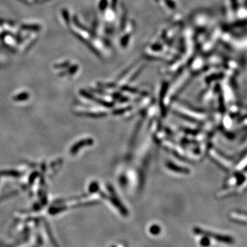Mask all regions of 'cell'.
Here are the masks:
<instances>
[{
	"mask_svg": "<svg viewBox=\"0 0 247 247\" xmlns=\"http://www.w3.org/2000/svg\"><path fill=\"white\" fill-rule=\"evenodd\" d=\"M233 8L234 10L237 9L238 8V6H237V1L236 0H233Z\"/></svg>",
	"mask_w": 247,
	"mask_h": 247,
	"instance_id": "cell-1",
	"label": "cell"
}]
</instances>
